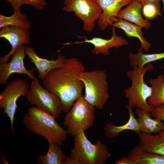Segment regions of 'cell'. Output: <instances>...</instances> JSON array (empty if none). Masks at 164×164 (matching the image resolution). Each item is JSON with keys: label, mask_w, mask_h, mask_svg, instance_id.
Here are the masks:
<instances>
[{"label": "cell", "mask_w": 164, "mask_h": 164, "mask_svg": "<svg viewBox=\"0 0 164 164\" xmlns=\"http://www.w3.org/2000/svg\"><path fill=\"white\" fill-rule=\"evenodd\" d=\"M26 55L29 60L35 66L39 73L38 77L43 80L49 73L53 69L60 66L66 58L61 53H59L55 60H48L39 56L31 46H25Z\"/></svg>", "instance_id": "obj_14"}, {"label": "cell", "mask_w": 164, "mask_h": 164, "mask_svg": "<svg viewBox=\"0 0 164 164\" xmlns=\"http://www.w3.org/2000/svg\"><path fill=\"white\" fill-rule=\"evenodd\" d=\"M62 164H80V162L73 159V158L70 157H67L66 159L62 162Z\"/></svg>", "instance_id": "obj_31"}, {"label": "cell", "mask_w": 164, "mask_h": 164, "mask_svg": "<svg viewBox=\"0 0 164 164\" xmlns=\"http://www.w3.org/2000/svg\"><path fill=\"white\" fill-rule=\"evenodd\" d=\"M133 67L132 70L126 73L132 81V85L124 91L128 99V104L126 105L132 109L135 108L151 112L153 107L148 103L147 100L152 96L153 89L145 82L144 76L146 72L152 70L153 66L148 63L142 68Z\"/></svg>", "instance_id": "obj_3"}, {"label": "cell", "mask_w": 164, "mask_h": 164, "mask_svg": "<svg viewBox=\"0 0 164 164\" xmlns=\"http://www.w3.org/2000/svg\"><path fill=\"white\" fill-rule=\"evenodd\" d=\"M84 71L85 67L78 58H65L60 66L52 70L42 80V86L60 99L64 112H67L82 96L84 86L80 75Z\"/></svg>", "instance_id": "obj_1"}, {"label": "cell", "mask_w": 164, "mask_h": 164, "mask_svg": "<svg viewBox=\"0 0 164 164\" xmlns=\"http://www.w3.org/2000/svg\"><path fill=\"white\" fill-rule=\"evenodd\" d=\"M26 55L25 47L22 45L16 50L9 62L0 63V85H5L10 76L13 73L24 74L32 80H38L34 76V68L28 70L25 66Z\"/></svg>", "instance_id": "obj_10"}, {"label": "cell", "mask_w": 164, "mask_h": 164, "mask_svg": "<svg viewBox=\"0 0 164 164\" xmlns=\"http://www.w3.org/2000/svg\"><path fill=\"white\" fill-rule=\"evenodd\" d=\"M30 33L29 29L15 26H7L2 28L0 37L6 39L11 46L12 49L8 54L0 57V63H7L10 56L21 45L29 44Z\"/></svg>", "instance_id": "obj_12"}, {"label": "cell", "mask_w": 164, "mask_h": 164, "mask_svg": "<svg viewBox=\"0 0 164 164\" xmlns=\"http://www.w3.org/2000/svg\"><path fill=\"white\" fill-rule=\"evenodd\" d=\"M153 89L152 96L147 101L152 107L164 104V75L161 74L156 78L150 79L148 81Z\"/></svg>", "instance_id": "obj_22"}, {"label": "cell", "mask_w": 164, "mask_h": 164, "mask_svg": "<svg viewBox=\"0 0 164 164\" xmlns=\"http://www.w3.org/2000/svg\"><path fill=\"white\" fill-rule=\"evenodd\" d=\"M141 4L142 6L147 4H152L160 9V2L161 0H136Z\"/></svg>", "instance_id": "obj_30"}, {"label": "cell", "mask_w": 164, "mask_h": 164, "mask_svg": "<svg viewBox=\"0 0 164 164\" xmlns=\"http://www.w3.org/2000/svg\"><path fill=\"white\" fill-rule=\"evenodd\" d=\"M129 114V120L124 125L117 126L114 125L111 122L106 124L103 128L106 135L110 138H115L122 132L126 130L132 131L138 134L140 132L138 120L135 117L132 108L125 105Z\"/></svg>", "instance_id": "obj_18"}, {"label": "cell", "mask_w": 164, "mask_h": 164, "mask_svg": "<svg viewBox=\"0 0 164 164\" xmlns=\"http://www.w3.org/2000/svg\"><path fill=\"white\" fill-rule=\"evenodd\" d=\"M128 156L136 164H164V156L145 151L138 145L130 151Z\"/></svg>", "instance_id": "obj_20"}, {"label": "cell", "mask_w": 164, "mask_h": 164, "mask_svg": "<svg viewBox=\"0 0 164 164\" xmlns=\"http://www.w3.org/2000/svg\"><path fill=\"white\" fill-rule=\"evenodd\" d=\"M71 157L80 164H104L111 155L107 145L97 139L95 144L89 140L84 132L77 134L74 137L73 146L70 151Z\"/></svg>", "instance_id": "obj_4"}, {"label": "cell", "mask_w": 164, "mask_h": 164, "mask_svg": "<svg viewBox=\"0 0 164 164\" xmlns=\"http://www.w3.org/2000/svg\"></svg>", "instance_id": "obj_35"}, {"label": "cell", "mask_w": 164, "mask_h": 164, "mask_svg": "<svg viewBox=\"0 0 164 164\" xmlns=\"http://www.w3.org/2000/svg\"><path fill=\"white\" fill-rule=\"evenodd\" d=\"M22 121L29 132L45 138L49 143L62 145L67 139V130L59 125L56 118L36 106L28 108L22 116Z\"/></svg>", "instance_id": "obj_2"}, {"label": "cell", "mask_w": 164, "mask_h": 164, "mask_svg": "<svg viewBox=\"0 0 164 164\" xmlns=\"http://www.w3.org/2000/svg\"><path fill=\"white\" fill-rule=\"evenodd\" d=\"M10 26L29 29L31 27V23L27 15L21 13V11H14L9 16L0 14V28Z\"/></svg>", "instance_id": "obj_23"}, {"label": "cell", "mask_w": 164, "mask_h": 164, "mask_svg": "<svg viewBox=\"0 0 164 164\" xmlns=\"http://www.w3.org/2000/svg\"><path fill=\"white\" fill-rule=\"evenodd\" d=\"M124 9H121L117 17L134 23L135 24L148 29L151 22L143 18L141 14L142 5L136 0H132Z\"/></svg>", "instance_id": "obj_15"}, {"label": "cell", "mask_w": 164, "mask_h": 164, "mask_svg": "<svg viewBox=\"0 0 164 164\" xmlns=\"http://www.w3.org/2000/svg\"><path fill=\"white\" fill-rule=\"evenodd\" d=\"M0 94V108L3 109V114H5L9 118L12 131L14 133V121L18 105V99L26 97L29 88V84L24 79H16L7 83Z\"/></svg>", "instance_id": "obj_7"}, {"label": "cell", "mask_w": 164, "mask_h": 164, "mask_svg": "<svg viewBox=\"0 0 164 164\" xmlns=\"http://www.w3.org/2000/svg\"><path fill=\"white\" fill-rule=\"evenodd\" d=\"M162 0V2L163 3V11L164 12V0Z\"/></svg>", "instance_id": "obj_33"}, {"label": "cell", "mask_w": 164, "mask_h": 164, "mask_svg": "<svg viewBox=\"0 0 164 164\" xmlns=\"http://www.w3.org/2000/svg\"><path fill=\"white\" fill-rule=\"evenodd\" d=\"M107 75L104 70L84 71L80 75L85 90L84 97L95 108L102 110L109 98Z\"/></svg>", "instance_id": "obj_5"}, {"label": "cell", "mask_w": 164, "mask_h": 164, "mask_svg": "<svg viewBox=\"0 0 164 164\" xmlns=\"http://www.w3.org/2000/svg\"><path fill=\"white\" fill-rule=\"evenodd\" d=\"M112 26L123 30L128 36L138 38L141 43L140 49L142 50H144L146 52L149 50L151 44L143 37L142 27L119 18L112 24Z\"/></svg>", "instance_id": "obj_19"}, {"label": "cell", "mask_w": 164, "mask_h": 164, "mask_svg": "<svg viewBox=\"0 0 164 164\" xmlns=\"http://www.w3.org/2000/svg\"><path fill=\"white\" fill-rule=\"evenodd\" d=\"M102 9V12L98 20L97 25L102 31L112 26L118 18V14L123 6L129 4L130 0H96Z\"/></svg>", "instance_id": "obj_13"}, {"label": "cell", "mask_w": 164, "mask_h": 164, "mask_svg": "<svg viewBox=\"0 0 164 164\" xmlns=\"http://www.w3.org/2000/svg\"><path fill=\"white\" fill-rule=\"evenodd\" d=\"M2 159L1 160V163H3L5 164H8V162H7L6 160H4V159L5 158H4V156H2Z\"/></svg>", "instance_id": "obj_32"}, {"label": "cell", "mask_w": 164, "mask_h": 164, "mask_svg": "<svg viewBox=\"0 0 164 164\" xmlns=\"http://www.w3.org/2000/svg\"><path fill=\"white\" fill-rule=\"evenodd\" d=\"M48 149L44 155L39 154L37 163L39 164H62L67 157L62 152L61 145L55 143H49Z\"/></svg>", "instance_id": "obj_21"}, {"label": "cell", "mask_w": 164, "mask_h": 164, "mask_svg": "<svg viewBox=\"0 0 164 164\" xmlns=\"http://www.w3.org/2000/svg\"><path fill=\"white\" fill-rule=\"evenodd\" d=\"M24 4L31 5L36 9L40 10L43 9L47 3L45 0H25Z\"/></svg>", "instance_id": "obj_27"}, {"label": "cell", "mask_w": 164, "mask_h": 164, "mask_svg": "<svg viewBox=\"0 0 164 164\" xmlns=\"http://www.w3.org/2000/svg\"><path fill=\"white\" fill-rule=\"evenodd\" d=\"M155 135L140 132L138 145L143 150L164 156V129Z\"/></svg>", "instance_id": "obj_16"}, {"label": "cell", "mask_w": 164, "mask_h": 164, "mask_svg": "<svg viewBox=\"0 0 164 164\" xmlns=\"http://www.w3.org/2000/svg\"><path fill=\"white\" fill-rule=\"evenodd\" d=\"M135 112L138 116V121L140 132L147 134L158 133L164 129V123L151 118V112L136 108Z\"/></svg>", "instance_id": "obj_17"}, {"label": "cell", "mask_w": 164, "mask_h": 164, "mask_svg": "<svg viewBox=\"0 0 164 164\" xmlns=\"http://www.w3.org/2000/svg\"><path fill=\"white\" fill-rule=\"evenodd\" d=\"M152 116L161 121H164V104L153 107L151 112Z\"/></svg>", "instance_id": "obj_26"}, {"label": "cell", "mask_w": 164, "mask_h": 164, "mask_svg": "<svg viewBox=\"0 0 164 164\" xmlns=\"http://www.w3.org/2000/svg\"><path fill=\"white\" fill-rule=\"evenodd\" d=\"M115 164H136V162L128 156L122 157L117 160Z\"/></svg>", "instance_id": "obj_29"}, {"label": "cell", "mask_w": 164, "mask_h": 164, "mask_svg": "<svg viewBox=\"0 0 164 164\" xmlns=\"http://www.w3.org/2000/svg\"><path fill=\"white\" fill-rule=\"evenodd\" d=\"M27 102L35 105L39 108L48 112L56 118L59 117L63 111L59 97L46 89L38 80L31 81L26 97Z\"/></svg>", "instance_id": "obj_8"}, {"label": "cell", "mask_w": 164, "mask_h": 164, "mask_svg": "<svg viewBox=\"0 0 164 164\" xmlns=\"http://www.w3.org/2000/svg\"><path fill=\"white\" fill-rule=\"evenodd\" d=\"M142 12L144 17L148 19H152L157 16H161L160 9L155 5L147 4L143 6Z\"/></svg>", "instance_id": "obj_25"}, {"label": "cell", "mask_w": 164, "mask_h": 164, "mask_svg": "<svg viewBox=\"0 0 164 164\" xmlns=\"http://www.w3.org/2000/svg\"><path fill=\"white\" fill-rule=\"evenodd\" d=\"M95 107L81 96L64 116L63 124L68 134L74 137L93 126L95 118Z\"/></svg>", "instance_id": "obj_6"}, {"label": "cell", "mask_w": 164, "mask_h": 164, "mask_svg": "<svg viewBox=\"0 0 164 164\" xmlns=\"http://www.w3.org/2000/svg\"><path fill=\"white\" fill-rule=\"evenodd\" d=\"M142 50L140 48L138 50L136 53H129L130 64L131 66L142 68L148 63L164 58V52L160 53L145 54L142 52Z\"/></svg>", "instance_id": "obj_24"}, {"label": "cell", "mask_w": 164, "mask_h": 164, "mask_svg": "<svg viewBox=\"0 0 164 164\" xmlns=\"http://www.w3.org/2000/svg\"><path fill=\"white\" fill-rule=\"evenodd\" d=\"M5 1L10 3L14 11H21L22 6L24 4L25 0H1Z\"/></svg>", "instance_id": "obj_28"}, {"label": "cell", "mask_w": 164, "mask_h": 164, "mask_svg": "<svg viewBox=\"0 0 164 164\" xmlns=\"http://www.w3.org/2000/svg\"><path fill=\"white\" fill-rule=\"evenodd\" d=\"M62 9L67 12H73L74 15L83 22V29L92 31L95 22L100 18L102 11L96 0H64Z\"/></svg>", "instance_id": "obj_9"}, {"label": "cell", "mask_w": 164, "mask_h": 164, "mask_svg": "<svg viewBox=\"0 0 164 164\" xmlns=\"http://www.w3.org/2000/svg\"><path fill=\"white\" fill-rule=\"evenodd\" d=\"M163 68L164 69V67H163Z\"/></svg>", "instance_id": "obj_34"}, {"label": "cell", "mask_w": 164, "mask_h": 164, "mask_svg": "<svg viewBox=\"0 0 164 164\" xmlns=\"http://www.w3.org/2000/svg\"><path fill=\"white\" fill-rule=\"evenodd\" d=\"M112 36L109 39H105L99 37H94L91 39H88L86 37L81 36L84 39L83 41H77L73 43H67L64 45L78 44L83 43H89L94 46L92 53L95 55L100 54L108 56L110 54L109 49L113 47L117 48L123 46L128 45V41L122 36H118L115 31V27L112 28Z\"/></svg>", "instance_id": "obj_11"}]
</instances>
